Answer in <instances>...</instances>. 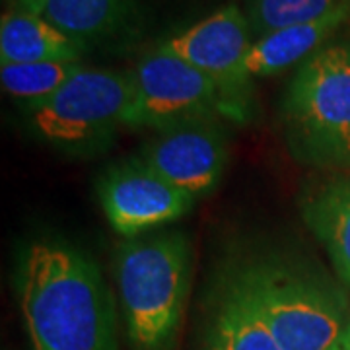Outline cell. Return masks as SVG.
<instances>
[{
    "instance_id": "cell-8",
    "label": "cell",
    "mask_w": 350,
    "mask_h": 350,
    "mask_svg": "<svg viewBox=\"0 0 350 350\" xmlns=\"http://www.w3.org/2000/svg\"><path fill=\"white\" fill-rule=\"evenodd\" d=\"M101 208L111 228L135 238L179 220L195 199L174 187L140 156L111 165L100 181Z\"/></svg>"
},
{
    "instance_id": "cell-14",
    "label": "cell",
    "mask_w": 350,
    "mask_h": 350,
    "mask_svg": "<svg viewBox=\"0 0 350 350\" xmlns=\"http://www.w3.org/2000/svg\"><path fill=\"white\" fill-rule=\"evenodd\" d=\"M206 350H280L261 312L236 280L214 315Z\"/></svg>"
},
{
    "instance_id": "cell-13",
    "label": "cell",
    "mask_w": 350,
    "mask_h": 350,
    "mask_svg": "<svg viewBox=\"0 0 350 350\" xmlns=\"http://www.w3.org/2000/svg\"><path fill=\"white\" fill-rule=\"evenodd\" d=\"M140 0H49L43 18L84 47L133 31Z\"/></svg>"
},
{
    "instance_id": "cell-12",
    "label": "cell",
    "mask_w": 350,
    "mask_h": 350,
    "mask_svg": "<svg viewBox=\"0 0 350 350\" xmlns=\"http://www.w3.org/2000/svg\"><path fill=\"white\" fill-rule=\"evenodd\" d=\"M342 172L308 195L301 214L338 276L350 286V170Z\"/></svg>"
},
{
    "instance_id": "cell-4",
    "label": "cell",
    "mask_w": 350,
    "mask_h": 350,
    "mask_svg": "<svg viewBox=\"0 0 350 350\" xmlns=\"http://www.w3.org/2000/svg\"><path fill=\"white\" fill-rule=\"evenodd\" d=\"M282 111L304 162L350 170V41L327 43L300 64Z\"/></svg>"
},
{
    "instance_id": "cell-11",
    "label": "cell",
    "mask_w": 350,
    "mask_h": 350,
    "mask_svg": "<svg viewBox=\"0 0 350 350\" xmlns=\"http://www.w3.org/2000/svg\"><path fill=\"white\" fill-rule=\"evenodd\" d=\"M84 45L61 31L43 16L27 10H12L0 22V63H78Z\"/></svg>"
},
{
    "instance_id": "cell-6",
    "label": "cell",
    "mask_w": 350,
    "mask_h": 350,
    "mask_svg": "<svg viewBox=\"0 0 350 350\" xmlns=\"http://www.w3.org/2000/svg\"><path fill=\"white\" fill-rule=\"evenodd\" d=\"M129 75L133 80V103L126 126L158 133L187 121L228 117L213 80L160 45L146 53Z\"/></svg>"
},
{
    "instance_id": "cell-2",
    "label": "cell",
    "mask_w": 350,
    "mask_h": 350,
    "mask_svg": "<svg viewBox=\"0 0 350 350\" xmlns=\"http://www.w3.org/2000/svg\"><path fill=\"white\" fill-rule=\"evenodd\" d=\"M115 275L131 347L174 349L191 282L187 238L179 232L126 238L117 250Z\"/></svg>"
},
{
    "instance_id": "cell-7",
    "label": "cell",
    "mask_w": 350,
    "mask_h": 350,
    "mask_svg": "<svg viewBox=\"0 0 350 350\" xmlns=\"http://www.w3.org/2000/svg\"><path fill=\"white\" fill-rule=\"evenodd\" d=\"M251 25L238 6L230 4L175 33L160 47L195 66L218 88L228 117L243 119L251 96L247 55Z\"/></svg>"
},
{
    "instance_id": "cell-10",
    "label": "cell",
    "mask_w": 350,
    "mask_h": 350,
    "mask_svg": "<svg viewBox=\"0 0 350 350\" xmlns=\"http://www.w3.org/2000/svg\"><path fill=\"white\" fill-rule=\"evenodd\" d=\"M349 20L350 2L319 20L282 27L262 36L251 45L247 55L251 78L280 75L294 64L308 61L321 47H325L329 38H333L338 27H342Z\"/></svg>"
},
{
    "instance_id": "cell-16",
    "label": "cell",
    "mask_w": 350,
    "mask_h": 350,
    "mask_svg": "<svg viewBox=\"0 0 350 350\" xmlns=\"http://www.w3.org/2000/svg\"><path fill=\"white\" fill-rule=\"evenodd\" d=\"M350 0H247L251 31L259 38L276 29L319 20Z\"/></svg>"
},
{
    "instance_id": "cell-15",
    "label": "cell",
    "mask_w": 350,
    "mask_h": 350,
    "mask_svg": "<svg viewBox=\"0 0 350 350\" xmlns=\"http://www.w3.org/2000/svg\"><path fill=\"white\" fill-rule=\"evenodd\" d=\"M80 63H29V64H2L0 82L6 94L16 100L27 103V107L51 98L80 70Z\"/></svg>"
},
{
    "instance_id": "cell-1",
    "label": "cell",
    "mask_w": 350,
    "mask_h": 350,
    "mask_svg": "<svg viewBox=\"0 0 350 350\" xmlns=\"http://www.w3.org/2000/svg\"><path fill=\"white\" fill-rule=\"evenodd\" d=\"M18 301L33 350H117L111 290L86 253L38 239L18 267Z\"/></svg>"
},
{
    "instance_id": "cell-3",
    "label": "cell",
    "mask_w": 350,
    "mask_h": 350,
    "mask_svg": "<svg viewBox=\"0 0 350 350\" xmlns=\"http://www.w3.org/2000/svg\"><path fill=\"white\" fill-rule=\"evenodd\" d=\"M280 350H347L350 312L333 284L298 267L257 262L236 278Z\"/></svg>"
},
{
    "instance_id": "cell-5",
    "label": "cell",
    "mask_w": 350,
    "mask_h": 350,
    "mask_svg": "<svg viewBox=\"0 0 350 350\" xmlns=\"http://www.w3.org/2000/svg\"><path fill=\"white\" fill-rule=\"evenodd\" d=\"M133 103L129 72L80 66L59 92L27 107L31 125L45 140L68 150L98 144L126 126Z\"/></svg>"
},
{
    "instance_id": "cell-9",
    "label": "cell",
    "mask_w": 350,
    "mask_h": 350,
    "mask_svg": "<svg viewBox=\"0 0 350 350\" xmlns=\"http://www.w3.org/2000/svg\"><path fill=\"white\" fill-rule=\"evenodd\" d=\"M140 158L197 200L208 195L224 174L228 140L218 119L187 121L158 131Z\"/></svg>"
},
{
    "instance_id": "cell-18",
    "label": "cell",
    "mask_w": 350,
    "mask_h": 350,
    "mask_svg": "<svg viewBox=\"0 0 350 350\" xmlns=\"http://www.w3.org/2000/svg\"><path fill=\"white\" fill-rule=\"evenodd\" d=\"M347 350H350V337H349V342H347Z\"/></svg>"
},
{
    "instance_id": "cell-17",
    "label": "cell",
    "mask_w": 350,
    "mask_h": 350,
    "mask_svg": "<svg viewBox=\"0 0 350 350\" xmlns=\"http://www.w3.org/2000/svg\"><path fill=\"white\" fill-rule=\"evenodd\" d=\"M18 2L22 4V8L27 10V12H33V14H39V16H43L49 0H18Z\"/></svg>"
}]
</instances>
